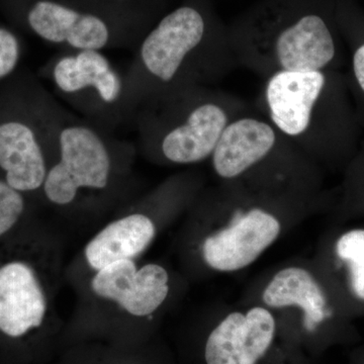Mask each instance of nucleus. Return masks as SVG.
Listing matches in <instances>:
<instances>
[{
  "instance_id": "nucleus-4",
  "label": "nucleus",
  "mask_w": 364,
  "mask_h": 364,
  "mask_svg": "<svg viewBox=\"0 0 364 364\" xmlns=\"http://www.w3.org/2000/svg\"><path fill=\"white\" fill-rule=\"evenodd\" d=\"M263 80L256 107L299 150L322 152L352 138L350 114L334 72H279Z\"/></svg>"
},
{
  "instance_id": "nucleus-12",
  "label": "nucleus",
  "mask_w": 364,
  "mask_h": 364,
  "mask_svg": "<svg viewBox=\"0 0 364 364\" xmlns=\"http://www.w3.org/2000/svg\"><path fill=\"white\" fill-rule=\"evenodd\" d=\"M274 318L267 309L232 313L208 335L205 346L207 364H257L275 336Z\"/></svg>"
},
{
  "instance_id": "nucleus-16",
  "label": "nucleus",
  "mask_w": 364,
  "mask_h": 364,
  "mask_svg": "<svg viewBox=\"0 0 364 364\" xmlns=\"http://www.w3.org/2000/svg\"><path fill=\"white\" fill-rule=\"evenodd\" d=\"M336 251L348 264L353 293L364 299V230H353L344 234L337 242Z\"/></svg>"
},
{
  "instance_id": "nucleus-13",
  "label": "nucleus",
  "mask_w": 364,
  "mask_h": 364,
  "mask_svg": "<svg viewBox=\"0 0 364 364\" xmlns=\"http://www.w3.org/2000/svg\"><path fill=\"white\" fill-rule=\"evenodd\" d=\"M156 227L143 213H131L114 220L100 232L85 249L86 262L97 272L116 261L135 260L154 240Z\"/></svg>"
},
{
  "instance_id": "nucleus-2",
  "label": "nucleus",
  "mask_w": 364,
  "mask_h": 364,
  "mask_svg": "<svg viewBox=\"0 0 364 364\" xmlns=\"http://www.w3.org/2000/svg\"><path fill=\"white\" fill-rule=\"evenodd\" d=\"M338 30L337 0H258L228 25L237 63L262 79L331 70Z\"/></svg>"
},
{
  "instance_id": "nucleus-18",
  "label": "nucleus",
  "mask_w": 364,
  "mask_h": 364,
  "mask_svg": "<svg viewBox=\"0 0 364 364\" xmlns=\"http://www.w3.org/2000/svg\"><path fill=\"white\" fill-rule=\"evenodd\" d=\"M20 58V45L16 36L0 28V79L14 72Z\"/></svg>"
},
{
  "instance_id": "nucleus-10",
  "label": "nucleus",
  "mask_w": 364,
  "mask_h": 364,
  "mask_svg": "<svg viewBox=\"0 0 364 364\" xmlns=\"http://www.w3.org/2000/svg\"><path fill=\"white\" fill-rule=\"evenodd\" d=\"M280 223L260 208L239 213L233 224L208 237L203 244L205 263L219 272H236L257 259L277 240Z\"/></svg>"
},
{
  "instance_id": "nucleus-14",
  "label": "nucleus",
  "mask_w": 364,
  "mask_h": 364,
  "mask_svg": "<svg viewBox=\"0 0 364 364\" xmlns=\"http://www.w3.org/2000/svg\"><path fill=\"white\" fill-rule=\"evenodd\" d=\"M263 301L272 308L298 306L305 313L306 329H315L326 317V298L312 274L299 267L280 270L269 282Z\"/></svg>"
},
{
  "instance_id": "nucleus-17",
  "label": "nucleus",
  "mask_w": 364,
  "mask_h": 364,
  "mask_svg": "<svg viewBox=\"0 0 364 364\" xmlns=\"http://www.w3.org/2000/svg\"><path fill=\"white\" fill-rule=\"evenodd\" d=\"M23 193L0 179V237L11 231L25 212Z\"/></svg>"
},
{
  "instance_id": "nucleus-7",
  "label": "nucleus",
  "mask_w": 364,
  "mask_h": 364,
  "mask_svg": "<svg viewBox=\"0 0 364 364\" xmlns=\"http://www.w3.org/2000/svg\"><path fill=\"white\" fill-rule=\"evenodd\" d=\"M55 93L80 117L114 132L133 121L124 75L100 51H67L55 55L45 68Z\"/></svg>"
},
{
  "instance_id": "nucleus-11",
  "label": "nucleus",
  "mask_w": 364,
  "mask_h": 364,
  "mask_svg": "<svg viewBox=\"0 0 364 364\" xmlns=\"http://www.w3.org/2000/svg\"><path fill=\"white\" fill-rule=\"evenodd\" d=\"M49 299L42 279L23 260L0 265V332L11 339L40 329L47 318Z\"/></svg>"
},
{
  "instance_id": "nucleus-3",
  "label": "nucleus",
  "mask_w": 364,
  "mask_h": 364,
  "mask_svg": "<svg viewBox=\"0 0 364 364\" xmlns=\"http://www.w3.org/2000/svg\"><path fill=\"white\" fill-rule=\"evenodd\" d=\"M248 112L241 98L198 86L147 102L133 121L147 156L189 165L210 158L228 124Z\"/></svg>"
},
{
  "instance_id": "nucleus-19",
  "label": "nucleus",
  "mask_w": 364,
  "mask_h": 364,
  "mask_svg": "<svg viewBox=\"0 0 364 364\" xmlns=\"http://www.w3.org/2000/svg\"><path fill=\"white\" fill-rule=\"evenodd\" d=\"M105 1L114 2V4H124V6H147L154 4L160 0H105Z\"/></svg>"
},
{
  "instance_id": "nucleus-1",
  "label": "nucleus",
  "mask_w": 364,
  "mask_h": 364,
  "mask_svg": "<svg viewBox=\"0 0 364 364\" xmlns=\"http://www.w3.org/2000/svg\"><path fill=\"white\" fill-rule=\"evenodd\" d=\"M134 52L124 74L134 117L147 102L213 86L239 66L213 0H183L165 11Z\"/></svg>"
},
{
  "instance_id": "nucleus-6",
  "label": "nucleus",
  "mask_w": 364,
  "mask_h": 364,
  "mask_svg": "<svg viewBox=\"0 0 364 364\" xmlns=\"http://www.w3.org/2000/svg\"><path fill=\"white\" fill-rule=\"evenodd\" d=\"M134 153V146L114 132L69 112L60 131L58 154L43 184L46 200L68 208L86 193H107L129 168Z\"/></svg>"
},
{
  "instance_id": "nucleus-9",
  "label": "nucleus",
  "mask_w": 364,
  "mask_h": 364,
  "mask_svg": "<svg viewBox=\"0 0 364 364\" xmlns=\"http://www.w3.org/2000/svg\"><path fill=\"white\" fill-rule=\"evenodd\" d=\"M91 289L124 312L145 318L156 312L169 293V275L161 265L138 267L135 260L116 261L95 272Z\"/></svg>"
},
{
  "instance_id": "nucleus-15",
  "label": "nucleus",
  "mask_w": 364,
  "mask_h": 364,
  "mask_svg": "<svg viewBox=\"0 0 364 364\" xmlns=\"http://www.w3.org/2000/svg\"><path fill=\"white\" fill-rule=\"evenodd\" d=\"M337 18L340 31L352 41V77L364 98V16L348 0H337Z\"/></svg>"
},
{
  "instance_id": "nucleus-5",
  "label": "nucleus",
  "mask_w": 364,
  "mask_h": 364,
  "mask_svg": "<svg viewBox=\"0 0 364 364\" xmlns=\"http://www.w3.org/2000/svg\"><path fill=\"white\" fill-rule=\"evenodd\" d=\"M166 11L164 0L136 6L105 0H36L26 20L35 35L62 50L134 51Z\"/></svg>"
},
{
  "instance_id": "nucleus-8",
  "label": "nucleus",
  "mask_w": 364,
  "mask_h": 364,
  "mask_svg": "<svg viewBox=\"0 0 364 364\" xmlns=\"http://www.w3.org/2000/svg\"><path fill=\"white\" fill-rule=\"evenodd\" d=\"M69 112L56 100L35 123L0 122V169L9 186L21 193L42 189L58 154L60 131Z\"/></svg>"
}]
</instances>
